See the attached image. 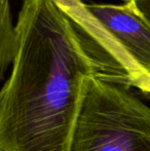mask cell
Wrapping results in <instances>:
<instances>
[{"instance_id":"6da1fadb","label":"cell","mask_w":150,"mask_h":151,"mask_svg":"<svg viewBox=\"0 0 150 151\" xmlns=\"http://www.w3.org/2000/svg\"><path fill=\"white\" fill-rule=\"evenodd\" d=\"M11 72L1 88L0 146L69 151L88 77L100 68L72 21L50 0H24Z\"/></svg>"},{"instance_id":"7a4b0ae2","label":"cell","mask_w":150,"mask_h":151,"mask_svg":"<svg viewBox=\"0 0 150 151\" xmlns=\"http://www.w3.org/2000/svg\"><path fill=\"white\" fill-rule=\"evenodd\" d=\"M69 151H150V107L132 88L90 76Z\"/></svg>"},{"instance_id":"3957f363","label":"cell","mask_w":150,"mask_h":151,"mask_svg":"<svg viewBox=\"0 0 150 151\" xmlns=\"http://www.w3.org/2000/svg\"><path fill=\"white\" fill-rule=\"evenodd\" d=\"M72 21L80 38L98 64L101 78L134 88L145 73L119 42L90 12L82 0H50Z\"/></svg>"},{"instance_id":"277c9868","label":"cell","mask_w":150,"mask_h":151,"mask_svg":"<svg viewBox=\"0 0 150 151\" xmlns=\"http://www.w3.org/2000/svg\"><path fill=\"white\" fill-rule=\"evenodd\" d=\"M88 9L143 70H150V24L131 5L88 4Z\"/></svg>"},{"instance_id":"5b68a950","label":"cell","mask_w":150,"mask_h":151,"mask_svg":"<svg viewBox=\"0 0 150 151\" xmlns=\"http://www.w3.org/2000/svg\"><path fill=\"white\" fill-rule=\"evenodd\" d=\"M17 33L12 23L9 0H0V78L12 65L16 54Z\"/></svg>"},{"instance_id":"8992f818","label":"cell","mask_w":150,"mask_h":151,"mask_svg":"<svg viewBox=\"0 0 150 151\" xmlns=\"http://www.w3.org/2000/svg\"><path fill=\"white\" fill-rule=\"evenodd\" d=\"M130 3L150 24V0H123Z\"/></svg>"},{"instance_id":"52a82bcc","label":"cell","mask_w":150,"mask_h":151,"mask_svg":"<svg viewBox=\"0 0 150 151\" xmlns=\"http://www.w3.org/2000/svg\"><path fill=\"white\" fill-rule=\"evenodd\" d=\"M134 88H137L143 93L150 98V74L145 72L140 78L136 81Z\"/></svg>"},{"instance_id":"ba28073f","label":"cell","mask_w":150,"mask_h":151,"mask_svg":"<svg viewBox=\"0 0 150 151\" xmlns=\"http://www.w3.org/2000/svg\"><path fill=\"white\" fill-rule=\"evenodd\" d=\"M3 100H4V95L2 90H0V115H1L2 107H3Z\"/></svg>"},{"instance_id":"9c48e42d","label":"cell","mask_w":150,"mask_h":151,"mask_svg":"<svg viewBox=\"0 0 150 151\" xmlns=\"http://www.w3.org/2000/svg\"><path fill=\"white\" fill-rule=\"evenodd\" d=\"M0 151H7V150H5L3 147H1V146H0Z\"/></svg>"},{"instance_id":"30bf717a","label":"cell","mask_w":150,"mask_h":151,"mask_svg":"<svg viewBox=\"0 0 150 151\" xmlns=\"http://www.w3.org/2000/svg\"><path fill=\"white\" fill-rule=\"evenodd\" d=\"M147 72H148V73L150 74V70H148V71H147Z\"/></svg>"}]
</instances>
